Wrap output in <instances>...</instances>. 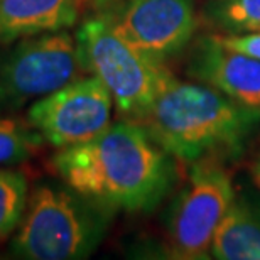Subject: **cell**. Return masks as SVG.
Here are the masks:
<instances>
[{"mask_svg": "<svg viewBox=\"0 0 260 260\" xmlns=\"http://www.w3.org/2000/svg\"><path fill=\"white\" fill-rule=\"evenodd\" d=\"M171 157L196 164L235 159L260 130V108L203 83L173 78L137 122Z\"/></svg>", "mask_w": 260, "mask_h": 260, "instance_id": "obj_2", "label": "cell"}, {"mask_svg": "<svg viewBox=\"0 0 260 260\" xmlns=\"http://www.w3.org/2000/svg\"><path fill=\"white\" fill-rule=\"evenodd\" d=\"M253 174H255V178H257L258 184H260V157H258V160L255 162V166H253Z\"/></svg>", "mask_w": 260, "mask_h": 260, "instance_id": "obj_17", "label": "cell"}, {"mask_svg": "<svg viewBox=\"0 0 260 260\" xmlns=\"http://www.w3.org/2000/svg\"><path fill=\"white\" fill-rule=\"evenodd\" d=\"M205 17L226 34L260 30V0H213L205 7Z\"/></svg>", "mask_w": 260, "mask_h": 260, "instance_id": "obj_13", "label": "cell"}, {"mask_svg": "<svg viewBox=\"0 0 260 260\" xmlns=\"http://www.w3.org/2000/svg\"><path fill=\"white\" fill-rule=\"evenodd\" d=\"M188 184L169 210L168 252L179 260L210 257L213 237L235 189L230 174L216 160L191 164Z\"/></svg>", "mask_w": 260, "mask_h": 260, "instance_id": "obj_6", "label": "cell"}, {"mask_svg": "<svg viewBox=\"0 0 260 260\" xmlns=\"http://www.w3.org/2000/svg\"><path fill=\"white\" fill-rule=\"evenodd\" d=\"M105 14L118 38L162 63L189 44L198 25L191 0H127Z\"/></svg>", "mask_w": 260, "mask_h": 260, "instance_id": "obj_8", "label": "cell"}, {"mask_svg": "<svg viewBox=\"0 0 260 260\" xmlns=\"http://www.w3.org/2000/svg\"><path fill=\"white\" fill-rule=\"evenodd\" d=\"M211 258L260 260V200L247 191L235 194L211 243Z\"/></svg>", "mask_w": 260, "mask_h": 260, "instance_id": "obj_11", "label": "cell"}, {"mask_svg": "<svg viewBox=\"0 0 260 260\" xmlns=\"http://www.w3.org/2000/svg\"><path fill=\"white\" fill-rule=\"evenodd\" d=\"M51 164L61 181L112 213L152 211L174 183L171 155L140 123L130 120L59 149Z\"/></svg>", "mask_w": 260, "mask_h": 260, "instance_id": "obj_1", "label": "cell"}, {"mask_svg": "<svg viewBox=\"0 0 260 260\" xmlns=\"http://www.w3.org/2000/svg\"><path fill=\"white\" fill-rule=\"evenodd\" d=\"M75 38L83 71L105 85L123 120L139 122L174 78L162 61L149 58L118 38L105 12L83 20Z\"/></svg>", "mask_w": 260, "mask_h": 260, "instance_id": "obj_4", "label": "cell"}, {"mask_svg": "<svg viewBox=\"0 0 260 260\" xmlns=\"http://www.w3.org/2000/svg\"><path fill=\"white\" fill-rule=\"evenodd\" d=\"M29 200V184L22 173L0 168V240L17 230Z\"/></svg>", "mask_w": 260, "mask_h": 260, "instance_id": "obj_14", "label": "cell"}, {"mask_svg": "<svg viewBox=\"0 0 260 260\" xmlns=\"http://www.w3.org/2000/svg\"><path fill=\"white\" fill-rule=\"evenodd\" d=\"M186 75L242 105L260 108V61L225 48L213 36L194 46Z\"/></svg>", "mask_w": 260, "mask_h": 260, "instance_id": "obj_9", "label": "cell"}, {"mask_svg": "<svg viewBox=\"0 0 260 260\" xmlns=\"http://www.w3.org/2000/svg\"><path fill=\"white\" fill-rule=\"evenodd\" d=\"M112 108V95L98 78H78L32 102L27 122L44 142L64 149L95 139L110 127Z\"/></svg>", "mask_w": 260, "mask_h": 260, "instance_id": "obj_7", "label": "cell"}, {"mask_svg": "<svg viewBox=\"0 0 260 260\" xmlns=\"http://www.w3.org/2000/svg\"><path fill=\"white\" fill-rule=\"evenodd\" d=\"M213 38L228 49L238 51V53L252 56V58L260 61V30L243 34H216Z\"/></svg>", "mask_w": 260, "mask_h": 260, "instance_id": "obj_15", "label": "cell"}, {"mask_svg": "<svg viewBox=\"0 0 260 260\" xmlns=\"http://www.w3.org/2000/svg\"><path fill=\"white\" fill-rule=\"evenodd\" d=\"M44 142L29 122L0 113V168L29 160Z\"/></svg>", "mask_w": 260, "mask_h": 260, "instance_id": "obj_12", "label": "cell"}, {"mask_svg": "<svg viewBox=\"0 0 260 260\" xmlns=\"http://www.w3.org/2000/svg\"><path fill=\"white\" fill-rule=\"evenodd\" d=\"M88 4V5H91L93 9H96V10H105L108 5H112L115 0H80V4Z\"/></svg>", "mask_w": 260, "mask_h": 260, "instance_id": "obj_16", "label": "cell"}, {"mask_svg": "<svg viewBox=\"0 0 260 260\" xmlns=\"http://www.w3.org/2000/svg\"><path fill=\"white\" fill-rule=\"evenodd\" d=\"M110 213L64 181L43 179L30 191L10 253L27 260L86 258L105 237Z\"/></svg>", "mask_w": 260, "mask_h": 260, "instance_id": "obj_3", "label": "cell"}, {"mask_svg": "<svg viewBox=\"0 0 260 260\" xmlns=\"http://www.w3.org/2000/svg\"><path fill=\"white\" fill-rule=\"evenodd\" d=\"M80 0H0V46L71 27Z\"/></svg>", "mask_w": 260, "mask_h": 260, "instance_id": "obj_10", "label": "cell"}, {"mask_svg": "<svg viewBox=\"0 0 260 260\" xmlns=\"http://www.w3.org/2000/svg\"><path fill=\"white\" fill-rule=\"evenodd\" d=\"M76 38L68 30L44 32L0 46V113L20 110L81 78Z\"/></svg>", "mask_w": 260, "mask_h": 260, "instance_id": "obj_5", "label": "cell"}]
</instances>
